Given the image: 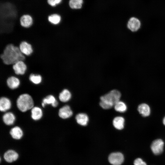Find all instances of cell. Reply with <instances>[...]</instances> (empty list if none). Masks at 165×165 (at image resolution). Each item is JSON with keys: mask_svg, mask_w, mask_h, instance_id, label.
Here are the masks:
<instances>
[{"mask_svg": "<svg viewBox=\"0 0 165 165\" xmlns=\"http://www.w3.org/2000/svg\"><path fill=\"white\" fill-rule=\"evenodd\" d=\"M17 11L15 6L9 3L1 5L0 34L11 32L15 26Z\"/></svg>", "mask_w": 165, "mask_h": 165, "instance_id": "obj_1", "label": "cell"}, {"mask_svg": "<svg viewBox=\"0 0 165 165\" xmlns=\"http://www.w3.org/2000/svg\"><path fill=\"white\" fill-rule=\"evenodd\" d=\"M25 56L20 51L19 46L12 44L7 45L0 54V58L5 64L12 65L18 61H24Z\"/></svg>", "mask_w": 165, "mask_h": 165, "instance_id": "obj_2", "label": "cell"}, {"mask_svg": "<svg viewBox=\"0 0 165 165\" xmlns=\"http://www.w3.org/2000/svg\"><path fill=\"white\" fill-rule=\"evenodd\" d=\"M121 97L119 91L116 90H112L100 97V105L104 109H109L120 101Z\"/></svg>", "mask_w": 165, "mask_h": 165, "instance_id": "obj_3", "label": "cell"}, {"mask_svg": "<svg viewBox=\"0 0 165 165\" xmlns=\"http://www.w3.org/2000/svg\"><path fill=\"white\" fill-rule=\"evenodd\" d=\"M16 105L21 112H25L34 107V102L31 96L28 94L24 93L20 95L16 101Z\"/></svg>", "mask_w": 165, "mask_h": 165, "instance_id": "obj_4", "label": "cell"}, {"mask_svg": "<svg viewBox=\"0 0 165 165\" xmlns=\"http://www.w3.org/2000/svg\"><path fill=\"white\" fill-rule=\"evenodd\" d=\"M13 69L14 72L13 75H23L26 73L27 66L24 61H18L12 65Z\"/></svg>", "mask_w": 165, "mask_h": 165, "instance_id": "obj_5", "label": "cell"}, {"mask_svg": "<svg viewBox=\"0 0 165 165\" xmlns=\"http://www.w3.org/2000/svg\"><path fill=\"white\" fill-rule=\"evenodd\" d=\"M108 160L112 165H121L124 161V157L121 152H112L109 155Z\"/></svg>", "mask_w": 165, "mask_h": 165, "instance_id": "obj_6", "label": "cell"}, {"mask_svg": "<svg viewBox=\"0 0 165 165\" xmlns=\"http://www.w3.org/2000/svg\"><path fill=\"white\" fill-rule=\"evenodd\" d=\"M164 145V142L162 139H156L152 142L151 145V149L154 154L160 155L163 152Z\"/></svg>", "mask_w": 165, "mask_h": 165, "instance_id": "obj_7", "label": "cell"}, {"mask_svg": "<svg viewBox=\"0 0 165 165\" xmlns=\"http://www.w3.org/2000/svg\"><path fill=\"white\" fill-rule=\"evenodd\" d=\"M6 83L8 87L11 90L17 89L20 84L19 79L15 75L11 76L7 79Z\"/></svg>", "mask_w": 165, "mask_h": 165, "instance_id": "obj_8", "label": "cell"}, {"mask_svg": "<svg viewBox=\"0 0 165 165\" xmlns=\"http://www.w3.org/2000/svg\"><path fill=\"white\" fill-rule=\"evenodd\" d=\"M19 47L21 52L25 56H29L33 53L32 45L26 41L21 42Z\"/></svg>", "mask_w": 165, "mask_h": 165, "instance_id": "obj_9", "label": "cell"}, {"mask_svg": "<svg viewBox=\"0 0 165 165\" xmlns=\"http://www.w3.org/2000/svg\"><path fill=\"white\" fill-rule=\"evenodd\" d=\"M73 115V112L70 107L65 105L61 108L59 110L58 115L63 119H66L71 117Z\"/></svg>", "mask_w": 165, "mask_h": 165, "instance_id": "obj_10", "label": "cell"}, {"mask_svg": "<svg viewBox=\"0 0 165 165\" xmlns=\"http://www.w3.org/2000/svg\"><path fill=\"white\" fill-rule=\"evenodd\" d=\"M141 23L137 18L132 17L128 21L127 26L129 29L132 31H137L140 28Z\"/></svg>", "mask_w": 165, "mask_h": 165, "instance_id": "obj_11", "label": "cell"}, {"mask_svg": "<svg viewBox=\"0 0 165 165\" xmlns=\"http://www.w3.org/2000/svg\"><path fill=\"white\" fill-rule=\"evenodd\" d=\"M5 160L8 163H12L16 160L18 158L19 155L15 151L10 149L6 151L4 155Z\"/></svg>", "mask_w": 165, "mask_h": 165, "instance_id": "obj_12", "label": "cell"}, {"mask_svg": "<svg viewBox=\"0 0 165 165\" xmlns=\"http://www.w3.org/2000/svg\"><path fill=\"white\" fill-rule=\"evenodd\" d=\"M11 103L10 100L5 97H2L0 99V110L1 112H5L11 108Z\"/></svg>", "mask_w": 165, "mask_h": 165, "instance_id": "obj_13", "label": "cell"}, {"mask_svg": "<svg viewBox=\"0 0 165 165\" xmlns=\"http://www.w3.org/2000/svg\"><path fill=\"white\" fill-rule=\"evenodd\" d=\"M20 24L22 27L28 28L31 27L33 24V20L30 15H24L20 19Z\"/></svg>", "mask_w": 165, "mask_h": 165, "instance_id": "obj_14", "label": "cell"}, {"mask_svg": "<svg viewBox=\"0 0 165 165\" xmlns=\"http://www.w3.org/2000/svg\"><path fill=\"white\" fill-rule=\"evenodd\" d=\"M10 134L13 138L16 140L20 139L23 135L22 130L18 126H15L12 128L10 131Z\"/></svg>", "mask_w": 165, "mask_h": 165, "instance_id": "obj_15", "label": "cell"}, {"mask_svg": "<svg viewBox=\"0 0 165 165\" xmlns=\"http://www.w3.org/2000/svg\"><path fill=\"white\" fill-rule=\"evenodd\" d=\"M2 119L3 122L6 125H10L14 123L16 117L13 113L7 112L3 115Z\"/></svg>", "mask_w": 165, "mask_h": 165, "instance_id": "obj_16", "label": "cell"}, {"mask_svg": "<svg viewBox=\"0 0 165 165\" xmlns=\"http://www.w3.org/2000/svg\"><path fill=\"white\" fill-rule=\"evenodd\" d=\"M138 110L139 113L143 117L148 116L150 113L149 106L145 103H142L139 105L138 107Z\"/></svg>", "mask_w": 165, "mask_h": 165, "instance_id": "obj_17", "label": "cell"}, {"mask_svg": "<svg viewBox=\"0 0 165 165\" xmlns=\"http://www.w3.org/2000/svg\"><path fill=\"white\" fill-rule=\"evenodd\" d=\"M75 119L77 123L82 126H86L89 121L88 116L84 113H79L76 115Z\"/></svg>", "mask_w": 165, "mask_h": 165, "instance_id": "obj_18", "label": "cell"}, {"mask_svg": "<svg viewBox=\"0 0 165 165\" xmlns=\"http://www.w3.org/2000/svg\"><path fill=\"white\" fill-rule=\"evenodd\" d=\"M31 117L35 120L40 119L42 116L43 113L42 109L38 107H33L31 110Z\"/></svg>", "mask_w": 165, "mask_h": 165, "instance_id": "obj_19", "label": "cell"}, {"mask_svg": "<svg viewBox=\"0 0 165 165\" xmlns=\"http://www.w3.org/2000/svg\"><path fill=\"white\" fill-rule=\"evenodd\" d=\"M125 119L121 116L115 117L113 120L114 127L117 129L121 130L124 127Z\"/></svg>", "mask_w": 165, "mask_h": 165, "instance_id": "obj_20", "label": "cell"}, {"mask_svg": "<svg viewBox=\"0 0 165 165\" xmlns=\"http://www.w3.org/2000/svg\"><path fill=\"white\" fill-rule=\"evenodd\" d=\"M71 97V94L69 90L66 89L63 90L60 93L59 98L60 100L63 102L68 101Z\"/></svg>", "mask_w": 165, "mask_h": 165, "instance_id": "obj_21", "label": "cell"}, {"mask_svg": "<svg viewBox=\"0 0 165 165\" xmlns=\"http://www.w3.org/2000/svg\"><path fill=\"white\" fill-rule=\"evenodd\" d=\"M30 81L33 84L38 85L40 84L42 81V77L40 74H31L29 76Z\"/></svg>", "mask_w": 165, "mask_h": 165, "instance_id": "obj_22", "label": "cell"}, {"mask_svg": "<svg viewBox=\"0 0 165 165\" xmlns=\"http://www.w3.org/2000/svg\"><path fill=\"white\" fill-rule=\"evenodd\" d=\"M56 101L54 96L51 94L49 95L43 99L42 105L43 107H44L47 105H52Z\"/></svg>", "mask_w": 165, "mask_h": 165, "instance_id": "obj_23", "label": "cell"}, {"mask_svg": "<svg viewBox=\"0 0 165 165\" xmlns=\"http://www.w3.org/2000/svg\"><path fill=\"white\" fill-rule=\"evenodd\" d=\"M116 111L120 112H124L126 111L127 108L126 104L123 102L119 101L114 106Z\"/></svg>", "mask_w": 165, "mask_h": 165, "instance_id": "obj_24", "label": "cell"}, {"mask_svg": "<svg viewBox=\"0 0 165 165\" xmlns=\"http://www.w3.org/2000/svg\"><path fill=\"white\" fill-rule=\"evenodd\" d=\"M83 0H70L69 5L73 9H80L82 5Z\"/></svg>", "mask_w": 165, "mask_h": 165, "instance_id": "obj_25", "label": "cell"}, {"mask_svg": "<svg viewBox=\"0 0 165 165\" xmlns=\"http://www.w3.org/2000/svg\"><path fill=\"white\" fill-rule=\"evenodd\" d=\"M49 21L52 24L57 25L60 22L61 17L57 14H53L50 16L48 18Z\"/></svg>", "mask_w": 165, "mask_h": 165, "instance_id": "obj_26", "label": "cell"}, {"mask_svg": "<svg viewBox=\"0 0 165 165\" xmlns=\"http://www.w3.org/2000/svg\"><path fill=\"white\" fill-rule=\"evenodd\" d=\"M62 0H47L48 4L52 6H54L60 3Z\"/></svg>", "mask_w": 165, "mask_h": 165, "instance_id": "obj_27", "label": "cell"}, {"mask_svg": "<svg viewBox=\"0 0 165 165\" xmlns=\"http://www.w3.org/2000/svg\"><path fill=\"white\" fill-rule=\"evenodd\" d=\"M134 165H147L146 163L142 159L138 158L135 160L134 162Z\"/></svg>", "mask_w": 165, "mask_h": 165, "instance_id": "obj_28", "label": "cell"}, {"mask_svg": "<svg viewBox=\"0 0 165 165\" xmlns=\"http://www.w3.org/2000/svg\"><path fill=\"white\" fill-rule=\"evenodd\" d=\"M163 124L165 126V116L164 117L163 119Z\"/></svg>", "mask_w": 165, "mask_h": 165, "instance_id": "obj_29", "label": "cell"}]
</instances>
